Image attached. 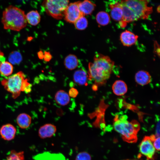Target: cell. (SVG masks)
I'll return each instance as SVG.
<instances>
[{
	"instance_id": "cell-28",
	"label": "cell",
	"mask_w": 160,
	"mask_h": 160,
	"mask_svg": "<svg viewBox=\"0 0 160 160\" xmlns=\"http://www.w3.org/2000/svg\"><path fill=\"white\" fill-rule=\"evenodd\" d=\"M78 94V90L72 87L70 89L68 94L70 97L75 98L77 96Z\"/></svg>"
},
{
	"instance_id": "cell-14",
	"label": "cell",
	"mask_w": 160,
	"mask_h": 160,
	"mask_svg": "<svg viewBox=\"0 0 160 160\" xmlns=\"http://www.w3.org/2000/svg\"><path fill=\"white\" fill-rule=\"evenodd\" d=\"M135 79L138 84L144 86L151 82V77L148 72L144 70H140L136 73Z\"/></svg>"
},
{
	"instance_id": "cell-21",
	"label": "cell",
	"mask_w": 160,
	"mask_h": 160,
	"mask_svg": "<svg viewBox=\"0 0 160 160\" xmlns=\"http://www.w3.org/2000/svg\"><path fill=\"white\" fill-rule=\"evenodd\" d=\"M28 22L31 25H36L40 22V15L37 10H32L28 12L26 15Z\"/></svg>"
},
{
	"instance_id": "cell-4",
	"label": "cell",
	"mask_w": 160,
	"mask_h": 160,
	"mask_svg": "<svg viewBox=\"0 0 160 160\" xmlns=\"http://www.w3.org/2000/svg\"><path fill=\"white\" fill-rule=\"evenodd\" d=\"M1 84L15 99L20 95L21 92L28 93L31 90V85L28 82L24 73L21 71L3 79Z\"/></svg>"
},
{
	"instance_id": "cell-5",
	"label": "cell",
	"mask_w": 160,
	"mask_h": 160,
	"mask_svg": "<svg viewBox=\"0 0 160 160\" xmlns=\"http://www.w3.org/2000/svg\"><path fill=\"white\" fill-rule=\"evenodd\" d=\"M69 0H44L42 6L46 13L57 20L61 19Z\"/></svg>"
},
{
	"instance_id": "cell-17",
	"label": "cell",
	"mask_w": 160,
	"mask_h": 160,
	"mask_svg": "<svg viewBox=\"0 0 160 160\" xmlns=\"http://www.w3.org/2000/svg\"><path fill=\"white\" fill-rule=\"evenodd\" d=\"M112 89L115 95L117 96H122L127 92V87L124 81L118 80L116 81L113 84Z\"/></svg>"
},
{
	"instance_id": "cell-30",
	"label": "cell",
	"mask_w": 160,
	"mask_h": 160,
	"mask_svg": "<svg viewBox=\"0 0 160 160\" xmlns=\"http://www.w3.org/2000/svg\"><path fill=\"white\" fill-rule=\"evenodd\" d=\"M155 53L159 57L160 56V46L157 41H155L154 43Z\"/></svg>"
},
{
	"instance_id": "cell-13",
	"label": "cell",
	"mask_w": 160,
	"mask_h": 160,
	"mask_svg": "<svg viewBox=\"0 0 160 160\" xmlns=\"http://www.w3.org/2000/svg\"><path fill=\"white\" fill-rule=\"evenodd\" d=\"M79 9L83 16L90 15L94 10L96 5L89 0H84L79 1Z\"/></svg>"
},
{
	"instance_id": "cell-19",
	"label": "cell",
	"mask_w": 160,
	"mask_h": 160,
	"mask_svg": "<svg viewBox=\"0 0 160 160\" xmlns=\"http://www.w3.org/2000/svg\"><path fill=\"white\" fill-rule=\"evenodd\" d=\"M18 126L22 129H26L29 127L31 122V118L28 114L22 113L19 114L16 119Z\"/></svg>"
},
{
	"instance_id": "cell-10",
	"label": "cell",
	"mask_w": 160,
	"mask_h": 160,
	"mask_svg": "<svg viewBox=\"0 0 160 160\" xmlns=\"http://www.w3.org/2000/svg\"><path fill=\"white\" fill-rule=\"evenodd\" d=\"M16 129L12 124H7L2 125L0 128V135L1 137L7 141H10L15 136Z\"/></svg>"
},
{
	"instance_id": "cell-23",
	"label": "cell",
	"mask_w": 160,
	"mask_h": 160,
	"mask_svg": "<svg viewBox=\"0 0 160 160\" xmlns=\"http://www.w3.org/2000/svg\"><path fill=\"white\" fill-rule=\"evenodd\" d=\"M12 65L8 62H4L0 64V73L3 76H7L11 75L13 71Z\"/></svg>"
},
{
	"instance_id": "cell-3",
	"label": "cell",
	"mask_w": 160,
	"mask_h": 160,
	"mask_svg": "<svg viewBox=\"0 0 160 160\" xmlns=\"http://www.w3.org/2000/svg\"><path fill=\"white\" fill-rule=\"evenodd\" d=\"M1 22L4 28L19 31L27 25L24 12L17 7L10 5L3 11Z\"/></svg>"
},
{
	"instance_id": "cell-22",
	"label": "cell",
	"mask_w": 160,
	"mask_h": 160,
	"mask_svg": "<svg viewBox=\"0 0 160 160\" xmlns=\"http://www.w3.org/2000/svg\"><path fill=\"white\" fill-rule=\"evenodd\" d=\"M96 19L97 23L102 26L108 25L110 21V17L108 14L103 11L99 12L97 14Z\"/></svg>"
},
{
	"instance_id": "cell-31",
	"label": "cell",
	"mask_w": 160,
	"mask_h": 160,
	"mask_svg": "<svg viewBox=\"0 0 160 160\" xmlns=\"http://www.w3.org/2000/svg\"><path fill=\"white\" fill-rule=\"evenodd\" d=\"M44 56V59L46 61H48L51 59V55L48 52H46L45 53Z\"/></svg>"
},
{
	"instance_id": "cell-26",
	"label": "cell",
	"mask_w": 160,
	"mask_h": 160,
	"mask_svg": "<svg viewBox=\"0 0 160 160\" xmlns=\"http://www.w3.org/2000/svg\"><path fill=\"white\" fill-rule=\"evenodd\" d=\"M24 153L23 151L17 152L12 150L7 156L6 160H24Z\"/></svg>"
},
{
	"instance_id": "cell-18",
	"label": "cell",
	"mask_w": 160,
	"mask_h": 160,
	"mask_svg": "<svg viewBox=\"0 0 160 160\" xmlns=\"http://www.w3.org/2000/svg\"><path fill=\"white\" fill-rule=\"evenodd\" d=\"M70 97L68 94L63 90H60L55 94V99L56 103L61 106H65L70 102Z\"/></svg>"
},
{
	"instance_id": "cell-34",
	"label": "cell",
	"mask_w": 160,
	"mask_h": 160,
	"mask_svg": "<svg viewBox=\"0 0 160 160\" xmlns=\"http://www.w3.org/2000/svg\"><path fill=\"white\" fill-rule=\"evenodd\" d=\"M131 160L129 159H125V160Z\"/></svg>"
},
{
	"instance_id": "cell-6",
	"label": "cell",
	"mask_w": 160,
	"mask_h": 160,
	"mask_svg": "<svg viewBox=\"0 0 160 160\" xmlns=\"http://www.w3.org/2000/svg\"><path fill=\"white\" fill-rule=\"evenodd\" d=\"M135 13L138 20L146 19L153 12L152 7L148 6L149 0H121Z\"/></svg>"
},
{
	"instance_id": "cell-11",
	"label": "cell",
	"mask_w": 160,
	"mask_h": 160,
	"mask_svg": "<svg viewBox=\"0 0 160 160\" xmlns=\"http://www.w3.org/2000/svg\"><path fill=\"white\" fill-rule=\"evenodd\" d=\"M138 38V36L127 30L122 32L120 36L121 42L124 46L127 47L131 46L136 44Z\"/></svg>"
},
{
	"instance_id": "cell-12",
	"label": "cell",
	"mask_w": 160,
	"mask_h": 160,
	"mask_svg": "<svg viewBox=\"0 0 160 160\" xmlns=\"http://www.w3.org/2000/svg\"><path fill=\"white\" fill-rule=\"evenodd\" d=\"M56 127L51 124H45L39 128L38 134L42 139L50 137L52 136L56 132Z\"/></svg>"
},
{
	"instance_id": "cell-27",
	"label": "cell",
	"mask_w": 160,
	"mask_h": 160,
	"mask_svg": "<svg viewBox=\"0 0 160 160\" xmlns=\"http://www.w3.org/2000/svg\"><path fill=\"white\" fill-rule=\"evenodd\" d=\"M76 160H91L90 155L86 152H82L79 153L76 156Z\"/></svg>"
},
{
	"instance_id": "cell-33",
	"label": "cell",
	"mask_w": 160,
	"mask_h": 160,
	"mask_svg": "<svg viewBox=\"0 0 160 160\" xmlns=\"http://www.w3.org/2000/svg\"><path fill=\"white\" fill-rule=\"evenodd\" d=\"M157 11L159 13V12H160V6H159L157 8Z\"/></svg>"
},
{
	"instance_id": "cell-29",
	"label": "cell",
	"mask_w": 160,
	"mask_h": 160,
	"mask_svg": "<svg viewBox=\"0 0 160 160\" xmlns=\"http://www.w3.org/2000/svg\"><path fill=\"white\" fill-rule=\"evenodd\" d=\"M160 137H156L153 141V144L155 149L157 151L160 150Z\"/></svg>"
},
{
	"instance_id": "cell-7",
	"label": "cell",
	"mask_w": 160,
	"mask_h": 160,
	"mask_svg": "<svg viewBox=\"0 0 160 160\" xmlns=\"http://www.w3.org/2000/svg\"><path fill=\"white\" fill-rule=\"evenodd\" d=\"M140 153L148 160H155L156 149L150 136L144 137L139 145Z\"/></svg>"
},
{
	"instance_id": "cell-24",
	"label": "cell",
	"mask_w": 160,
	"mask_h": 160,
	"mask_svg": "<svg viewBox=\"0 0 160 160\" xmlns=\"http://www.w3.org/2000/svg\"><path fill=\"white\" fill-rule=\"evenodd\" d=\"M8 60L12 64L16 65L19 64L22 60V57L20 53L18 51L12 52L9 55Z\"/></svg>"
},
{
	"instance_id": "cell-32",
	"label": "cell",
	"mask_w": 160,
	"mask_h": 160,
	"mask_svg": "<svg viewBox=\"0 0 160 160\" xmlns=\"http://www.w3.org/2000/svg\"><path fill=\"white\" fill-rule=\"evenodd\" d=\"M5 58L3 54L0 52V63H1L5 62Z\"/></svg>"
},
{
	"instance_id": "cell-2",
	"label": "cell",
	"mask_w": 160,
	"mask_h": 160,
	"mask_svg": "<svg viewBox=\"0 0 160 160\" xmlns=\"http://www.w3.org/2000/svg\"><path fill=\"white\" fill-rule=\"evenodd\" d=\"M126 115H116L113 125L115 130L120 134L123 140L128 143H135L137 140V135L140 129L139 123L135 120L129 121Z\"/></svg>"
},
{
	"instance_id": "cell-1",
	"label": "cell",
	"mask_w": 160,
	"mask_h": 160,
	"mask_svg": "<svg viewBox=\"0 0 160 160\" xmlns=\"http://www.w3.org/2000/svg\"><path fill=\"white\" fill-rule=\"evenodd\" d=\"M114 65V62L108 56L96 54L93 62L89 64L88 79L93 80L96 85H103L109 78Z\"/></svg>"
},
{
	"instance_id": "cell-9",
	"label": "cell",
	"mask_w": 160,
	"mask_h": 160,
	"mask_svg": "<svg viewBox=\"0 0 160 160\" xmlns=\"http://www.w3.org/2000/svg\"><path fill=\"white\" fill-rule=\"evenodd\" d=\"M120 4L123 12L122 18L119 22L121 27L124 28L128 23L138 20L137 16L131 9L122 2L121 1Z\"/></svg>"
},
{
	"instance_id": "cell-20",
	"label": "cell",
	"mask_w": 160,
	"mask_h": 160,
	"mask_svg": "<svg viewBox=\"0 0 160 160\" xmlns=\"http://www.w3.org/2000/svg\"><path fill=\"white\" fill-rule=\"evenodd\" d=\"M64 63L65 67L69 70H71L77 67L79 61L76 55L71 54L65 57Z\"/></svg>"
},
{
	"instance_id": "cell-8",
	"label": "cell",
	"mask_w": 160,
	"mask_h": 160,
	"mask_svg": "<svg viewBox=\"0 0 160 160\" xmlns=\"http://www.w3.org/2000/svg\"><path fill=\"white\" fill-rule=\"evenodd\" d=\"M79 2L78 1L70 3L65 10L63 17L67 22L74 23L79 17L83 16L79 9Z\"/></svg>"
},
{
	"instance_id": "cell-25",
	"label": "cell",
	"mask_w": 160,
	"mask_h": 160,
	"mask_svg": "<svg viewBox=\"0 0 160 160\" xmlns=\"http://www.w3.org/2000/svg\"><path fill=\"white\" fill-rule=\"evenodd\" d=\"M74 24L76 29L82 30L86 28L88 25V22L84 16H82L79 17Z\"/></svg>"
},
{
	"instance_id": "cell-15",
	"label": "cell",
	"mask_w": 160,
	"mask_h": 160,
	"mask_svg": "<svg viewBox=\"0 0 160 160\" xmlns=\"http://www.w3.org/2000/svg\"><path fill=\"white\" fill-rule=\"evenodd\" d=\"M111 15L112 18L116 21H121L123 17V12L120 3H111L109 5Z\"/></svg>"
},
{
	"instance_id": "cell-16",
	"label": "cell",
	"mask_w": 160,
	"mask_h": 160,
	"mask_svg": "<svg viewBox=\"0 0 160 160\" xmlns=\"http://www.w3.org/2000/svg\"><path fill=\"white\" fill-rule=\"evenodd\" d=\"M88 78V75L85 71L82 69L76 71L73 75L74 81L79 85H87Z\"/></svg>"
}]
</instances>
